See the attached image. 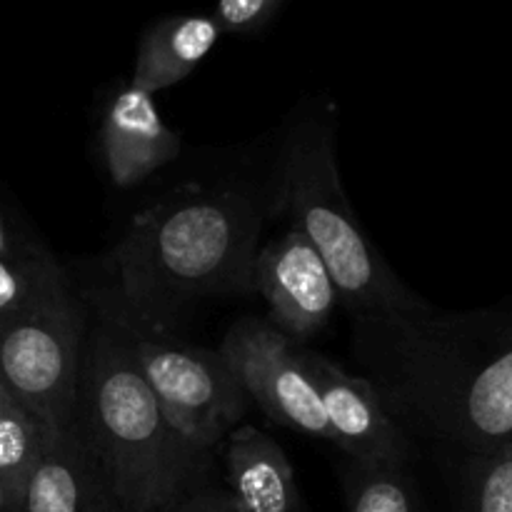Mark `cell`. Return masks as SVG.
Instances as JSON below:
<instances>
[{
	"instance_id": "6da1fadb",
	"label": "cell",
	"mask_w": 512,
	"mask_h": 512,
	"mask_svg": "<svg viewBox=\"0 0 512 512\" xmlns=\"http://www.w3.org/2000/svg\"><path fill=\"white\" fill-rule=\"evenodd\" d=\"M260 213L240 190H178L130 218L110 253L113 288L95 298L123 330L170 335L195 303L253 293Z\"/></svg>"
},
{
	"instance_id": "7a4b0ae2",
	"label": "cell",
	"mask_w": 512,
	"mask_h": 512,
	"mask_svg": "<svg viewBox=\"0 0 512 512\" xmlns=\"http://www.w3.org/2000/svg\"><path fill=\"white\" fill-rule=\"evenodd\" d=\"M70 430L125 512H175L205 488L210 453L168 423L125 335L103 318L85 335Z\"/></svg>"
},
{
	"instance_id": "3957f363",
	"label": "cell",
	"mask_w": 512,
	"mask_h": 512,
	"mask_svg": "<svg viewBox=\"0 0 512 512\" xmlns=\"http://www.w3.org/2000/svg\"><path fill=\"white\" fill-rule=\"evenodd\" d=\"M283 158V200L293 228L323 258L350 318L400 313L425 303L383 263L350 208L333 115L305 118L290 135Z\"/></svg>"
},
{
	"instance_id": "277c9868",
	"label": "cell",
	"mask_w": 512,
	"mask_h": 512,
	"mask_svg": "<svg viewBox=\"0 0 512 512\" xmlns=\"http://www.w3.org/2000/svg\"><path fill=\"white\" fill-rule=\"evenodd\" d=\"M118 330L168 423L188 443L210 453L250 403L223 355L185 345L170 335Z\"/></svg>"
},
{
	"instance_id": "5b68a950",
	"label": "cell",
	"mask_w": 512,
	"mask_h": 512,
	"mask_svg": "<svg viewBox=\"0 0 512 512\" xmlns=\"http://www.w3.org/2000/svg\"><path fill=\"white\" fill-rule=\"evenodd\" d=\"M85 320L70 293L0 323V380L58 438L73 423Z\"/></svg>"
},
{
	"instance_id": "8992f818",
	"label": "cell",
	"mask_w": 512,
	"mask_h": 512,
	"mask_svg": "<svg viewBox=\"0 0 512 512\" xmlns=\"http://www.w3.org/2000/svg\"><path fill=\"white\" fill-rule=\"evenodd\" d=\"M218 353L248 400L260 405L275 425L333 443L305 350L273 323L243 320L233 325Z\"/></svg>"
},
{
	"instance_id": "52a82bcc",
	"label": "cell",
	"mask_w": 512,
	"mask_h": 512,
	"mask_svg": "<svg viewBox=\"0 0 512 512\" xmlns=\"http://www.w3.org/2000/svg\"><path fill=\"white\" fill-rule=\"evenodd\" d=\"M253 290L268 305L270 323L293 343L315 338L340 305L323 258L295 228L258 250Z\"/></svg>"
},
{
	"instance_id": "ba28073f",
	"label": "cell",
	"mask_w": 512,
	"mask_h": 512,
	"mask_svg": "<svg viewBox=\"0 0 512 512\" xmlns=\"http://www.w3.org/2000/svg\"><path fill=\"white\" fill-rule=\"evenodd\" d=\"M310 370L323 400L330 438L350 463L405 465L410 443L395 423L375 385L365 375H353L320 353H308Z\"/></svg>"
},
{
	"instance_id": "9c48e42d",
	"label": "cell",
	"mask_w": 512,
	"mask_h": 512,
	"mask_svg": "<svg viewBox=\"0 0 512 512\" xmlns=\"http://www.w3.org/2000/svg\"><path fill=\"white\" fill-rule=\"evenodd\" d=\"M100 150L110 180L118 188H133L178 158L180 135L163 123L155 95L128 83L105 108Z\"/></svg>"
},
{
	"instance_id": "30bf717a",
	"label": "cell",
	"mask_w": 512,
	"mask_h": 512,
	"mask_svg": "<svg viewBox=\"0 0 512 512\" xmlns=\"http://www.w3.org/2000/svg\"><path fill=\"white\" fill-rule=\"evenodd\" d=\"M20 512H125L73 430L53 440L30 473Z\"/></svg>"
},
{
	"instance_id": "8fae6325",
	"label": "cell",
	"mask_w": 512,
	"mask_h": 512,
	"mask_svg": "<svg viewBox=\"0 0 512 512\" xmlns=\"http://www.w3.org/2000/svg\"><path fill=\"white\" fill-rule=\"evenodd\" d=\"M225 445L228 495L243 512H298L300 490L285 450L253 425L233 428Z\"/></svg>"
},
{
	"instance_id": "7c38bea8",
	"label": "cell",
	"mask_w": 512,
	"mask_h": 512,
	"mask_svg": "<svg viewBox=\"0 0 512 512\" xmlns=\"http://www.w3.org/2000/svg\"><path fill=\"white\" fill-rule=\"evenodd\" d=\"M223 30L210 15H170L143 33L130 85L155 95L188 78L215 48Z\"/></svg>"
},
{
	"instance_id": "4fadbf2b",
	"label": "cell",
	"mask_w": 512,
	"mask_h": 512,
	"mask_svg": "<svg viewBox=\"0 0 512 512\" xmlns=\"http://www.w3.org/2000/svg\"><path fill=\"white\" fill-rule=\"evenodd\" d=\"M53 440L43 420L0 380V483L18 512L30 473Z\"/></svg>"
},
{
	"instance_id": "5bb4252c",
	"label": "cell",
	"mask_w": 512,
	"mask_h": 512,
	"mask_svg": "<svg viewBox=\"0 0 512 512\" xmlns=\"http://www.w3.org/2000/svg\"><path fill=\"white\" fill-rule=\"evenodd\" d=\"M65 293H70L68 280L45 250L20 245L13 253L0 255V323L30 313Z\"/></svg>"
},
{
	"instance_id": "9a60e30c",
	"label": "cell",
	"mask_w": 512,
	"mask_h": 512,
	"mask_svg": "<svg viewBox=\"0 0 512 512\" xmlns=\"http://www.w3.org/2000/svg\"><path fill=\"white\" fill-rule=\"evenodd\" d=\"M470 445L498 448L512 435V345L483 370L468 408Z\"/></svg>"
},
{
	"instance_id": "2e32d148",
	"label": "cell",
	"mask_w": 512,
	"mask_h": 512,
	"mask_svg": "<svg viewBox=\"0 0 512 512\" xmlns=\"http://www.w3.org/2000/svg\"><path fill=\"white\" fill-rule=\"evenodd\" d=\"M348 512H420L405 465H358L345 470Z\"/></svg>"
},
{
	"instance_id": "e0dca14e",
	"label": "cell",
	"mask_w": 512,
	"mask_h": 512,
	"mask_svg": "<svg viewBox=\"0 0 512 512\" xmlns=\"http://www.w3.org/2000/svg\"><path fill=\"white\" fill-rule=\"evenodd\" d=\"M463 512H512V443L485 450L473 465Z\"/></svg>"
},
{
	"instance_id": "ac0fdd59",
	"label": "cell",
	"mask_w": 512,
	"mask_h": 512,
	"mask_svg": "<svg viewBox=\"0 0 512 512\" xmlns=\"http://www.w3.org/2000/svg\"><path fill=\"white\" fill-rule=\"evenodd\" d=\"M283 0H218L213 18L223 33H255L278 13Z\"/></svg>"
},
{
	"instance_id": "d6986e66",
	"label": "cell",
	"mask_w": 512,
	"mask_h": 512,
	"mask_svg": "<svg viewBox=\"0 0 512 512\" xmlns=\"http://www.w3.org/2000/svg\"><path fill=\"white\" fill-rule=\"evenodd\" d=\"M175 512H243V510L233 503L228 490L208 488V485H205V488L195 490L190 498H185Z\"/></svg>"
},
{
	"instance_id": "ffe728a7",
	"label": "cell",
	"mask_w": 512,
	"mask_h": 512,
	"mask_svg": "<svg viewBox=\"0 0 512 512\" xmlns=\"http://www.w3.org/2000/svg\"><path fill=\"white\" fill-rule=\"evenodd\" d=\"M20 245H23V243H18V240L13 238V233H10L8 223H5V218H3V215H0V255L13 253V250H18Z\"/></svg>"
},
{
	"instance_id": "44dd1931",
	"label": "cell",
	"mask_w": 512,
	"mask_h": 512,
	"mask_svg": "<svg viewBox=\"0 0 512 512\" xmlns=\"http://www.w3.org/2000/svg\"><path fill=\"white\" fill-rule=\"evenodd\" d=\"M0 512H18V508H15V503L10 500L8 490H5L3 483H0Z\"/></svg>"
}]
</instances>
